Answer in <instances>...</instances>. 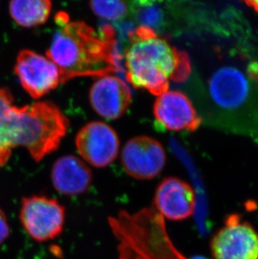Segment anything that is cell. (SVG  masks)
<instances>
[{"instance_id": "7a4b0ae2", "label": "cell", "mask_w": 258, "mask_h": 259, "mask_svg": "<svg viewBox=\"0 0 258 259\" xmlns=\"http://www.w3.org/2000/svg\"><path fill=\"white\" fill-rule=\"evenodd\" d=\"M128 37L124 63L132 86L159 96L168 91L170 81L187 80L191 71L188 55L158 36L154 29L140 25Z\"/></svg>"}, {"instance_id": "9c48e42d", "label": "cell", "mask_w": 258, "mask_h": 259, "mask_svg": "<svg viewBox=\"0 0 258 259\" xmlns=\"http://www.w3.org/2000/svg\"><path fill=\"white\" fill-rule=\"evenodd\" d=\"M154 204L162 218L173 222L186 220L195 210V191L185 181L167 177L156 189Z\"/></svg>"}, {"instance_id": "e0dca14e", "label": "cell", "mask_w": 258, "mask_h": 259, "mask_svg": "<svg viewBox=\"0 0 258 259\" xmlns=\"http://www.w3.org/2000/svg\"><path fill=\"white\" fill-rule=\"evenodd\" d=\"M137 7V16L141 26L150 28L158 27L162 21V11L159 8L150 3L139 2Z\"/></svg>"}, {"instance_id": "8992f818", "label": "cell", "mask_w": 258, "mask_h": 259, "mask_svg": "<svg viewBox=\"0 0 258 259\" xmlns=\"http://www.w3.org/2000/svg\"><path fill=\"white\" fill-rule=\"evenodd\" d=\"M165 163V150L153 138H132L122 149V167L129 176L136 180L147 181L155 178L163 171Z\"/></svg>"}, {"instance_id": "7c38bea8", "label": "cell", "mask_w": 258, "mask_h": 259, "mask_svg": "<svg viewBox=\"0 0 258 259\" xmlns=\"http://www.w3.org/2000/svg\"><path fill=\"white\" fill-rule=\"evenodd\" d=\"M209 93L217 106L224 109H236L246 103L250 84L246 75L235 66H222L209 77Z\"/></svg>"}, {"instance_id": "2e32d148", "label": "cell", "mask_w": 258, "mask_h": 259, "mask_svg": "<svg viewBox=\"0 0 258 259\" xmlns=\"http://www.w3.org/2000/svg\"><path fill=\"white\" fill-rule=\"evenodd\" d=\"M89 5L93 13L103 20H122L129 13L128 4L124 1H92Z\"/></svg>"}, {"instance_id": "9a60e30c", "label": "cell", "mask_w": 258, "mask_h": 259, "mask_svg": "<svg viewBox=\"0 0 258 259\" xmlns=\"http://www.w3.org/2000/svg\"><path fill=\"white\" fill-rule=\"evenodd\" d=\"M52 3L47 0H16L9 5L10 16L20 26L36 27L49 19Z\"/></svg>"}, {"instance_id": "52a82bcc", "label": "cell", "mask_w": 258, "mask_h": 259, "mask_svg": "<svg viewBox=\"0 0 258 259\" xmlns=\"http://www.w3.org/2000/svg\"><path fill=\"white\" fill-rule=\"evenodd\" d=\"M15 72L21 86L34 99L47 95L61 83V74L56 65L30 50H22L19 53Z\"/></svg>"}, {"instance_id": "ac0fdd59", "label": "cell", "mask_w": 258, "mask_h": 259, "mask_svg": "<svg viewBox=\"0 0 258 259\" xmlns=\"http://www.w3.org/2000/svg\"><path fill=\"white\" fill-rule=\"evenodd\" d=\"M10 228L5 213L0 209V244L10 237Z\"/></svg>"}, {"instance_id": "30bf717a", "label": "cell", "mask_w": 258, "mask_h": 259, "mask_svg": "<svg viewBox=\"0 0 258 259\" xmlns=\"http://www.w3.org/2000/svg\"><path fill=\"white\" fill-rule=\"evenodd\" d=\"M156 120L166 130L194 132L201 118L190 98L180 91H167L158 96L154 105Z\"/></svg>"}, {"instance_id": "4fadbf2b", "label": "cell", "mask_w": 258, "mask_h": 259, "mask_svg": "<svg viewBox=\"0 0 258 259\" xmlns=\"http://www.w3.org/2000/svg\"><path fill=\"white\" fill-rule=\"evenodd\" d=\"M52 181L59 193L67 196H80L90 188L93 173L77 157L65 155L53 164Z\"/></svg>"}, {"instance_id": "5b68a950", "label": "cell", "mask_w": 258, "mask_h": 259, "mask_svg": "<svg viewBox=\"0 0 258 259\" xmlns=\"http://www.w3.org/2000/svg\"><path fill=\"white\" fill-rule=\"evenodd\" d=\"M210 250L214 259H258V232L240 215H230L212 237Z\"/></svg>"}, {"instance_id": "6da1fadb", "label": "cell", "mask_w": 258, "mask_h": 259, "mask_svg": "<svg viewBox=\"0 0 258 259\" xmlns=\"http://www.w3.org/2000/svg\"><path fill=\"white\" fill-rule=\"evenodd\" d=\"M55 19L58 29L47 56L58 68L61 83L76 77H100L121 71L112 28L105 26L98 34L83 21H71L66 13H57Z\"/></svg>"}, {"instance_id": "d6986e66", "label": "cell", "mask_w": 258, "mask_h": 259, "mask_svg": "<svg viewBox=\"0 0 258 259\" xmlns=\"http://www.w3.org/2000/svg\"><path fill=\"white\" fill-rule=\"evenodd\" d=\"M245 3L248 5L249 7H251L255 12L258 14V1H246Z\"/></svg>"}, {"instance_id": "5bb4252c", "label": "cell", "mask_w": 258, "mask_h": 259, "mask_svg": "<svg viewBox=\"0 0 258 259\" xmlns=\"http://www.w3.org/2000/svg\"><path fill=\"white\" fill-rule=\"evenodd\" d=\"M17 108L10 91L0 87V168L7 164L16 148Z\"/></svg>"}, {"instance_id": "3957f363", "label": "cell", "mask_w": 258, "mask_h": 259, "mask_svg": "<svg viewBox=\"0 0 258 259\" xmlns=\"http://www.w3.org/2000/svg\"><path fill=\"white\" fill-rule=\"evenodd\" d=\"M68 127L67 117L52 102L18 107L16 147H25L39 162L58 149Z\"/></svg>"}, {"instance_id": "8fae6325", "label": "cell", "mask_w": 258, "mask_h": 259, "mask_svg": "<svg viewBox=\"0 0 258 259\" xmlns=\"http://www.w3.org/2000/svg\"><path fill=\"white\" fill-rule=\"evenodd\" d=\"M93 109L106 119L122 117L132 103L130 88L119 77L113 75L100 76L93 82L89 92Z\"/></svg>"}, {"instance_id": "ba28073f", "label": "cell", "mask_w": 258, "mask_h": 259, "mask_svg": "<svg viewBox=\"0 0 258 259\" xmlns=\"http://www.w3.org/2000/svg\"><path fill=\"white\" fill-rule=\"evenodd\" d=\"M76 145L80 156L96 168H105L117 159L120 142L117 133L103 122H92L78 132Z\"/></svg>"}, {"instance_id": "ffe728a7", "label": "cell", "mask_w": 258, "mask_h": 259, "mask_svg": "<svg viewBox=\"0 0 258 259\" xmlns=\"http://www.w3.org/2000/svg\"><path fill=\"white\" fill-rule=\"evenodd\" d=\"M190 259H209L208 257H204V256H195V257H193L192 258Z\"/></svg>"}, {"instance_id": "277c9868", "label": "cell", "mask_w": 258, "mask_h": 259, "mask_svg": "<svg viewBox=\"0 0 258 259\" xmlns=\"http://www.w3.org/2000/svg\"><path fill=\"white\" fill-rule=\"evenodd\" d=\"M20 219L25 232L38 242L56 239L62 233L66 210L57 200L46 196L23 198Z\"/></svg>"}]
</instances>
